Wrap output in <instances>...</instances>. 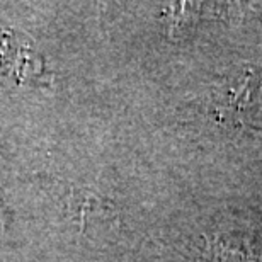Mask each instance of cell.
Segmentation results:
<instances>
[{
  "instance_id": "cell-1",
  "label": "cell",
  "mask_w": 262,
  "mask_h": 262,
  "mask_svg": "<svg viewBox=\"0 0 262 262\" xmlns=\"http://www.w3.org/2000/svg\"><path fill=\"white\" fill-rule=\"evenodd\" d=\"M214 114L233 126H262V67L235 68L218 91Z\"/></svg>"
},
{
  "instance_id": "cell-2",
  "label": "cell",
  "mask_w": 262,
  "mask_h": 262,
  "mask_svg": "<svg viewBox=\"0 0 262 262\" xmlns=\"http://www.w3.org/2000/svg\"><path fill=\"white\" fill-rule=\"evenodd\" d=\"M204 252L209 262H262V235H218L209 240Z\"/></svg>"
}]
</instances>
